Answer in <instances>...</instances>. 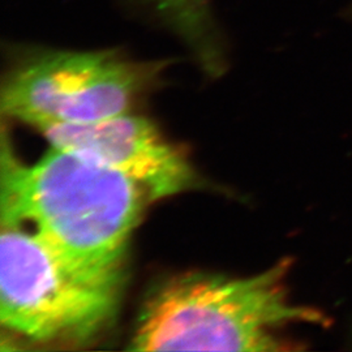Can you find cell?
I'll list each match as a JSON object with an SVG mask.
<instances>
[{
    "instance_id": "cell-1",
    "label": "cell",
    "mask_w": 352,
    "mask_h": 352,
    "mask_svg": "<svg viewBox=\"0 0 352 352\" xmlns=\"http://www.w3.org/2000/svg\"><path fill=\"white\" fill-rule=\"evenodd\" d=\"M1 223L32 232L88 277L124 282L128 241L151 201L132 177L75 151L51 146L37 164L1 154Z\"/></svg>"
},
{
    "instance_id": "cell-2",
    "label": "cell",
    "mask_w": 352,
    "mask_h": 352,
    "mask_svg": "<svg viewBox=\"0 0 352 352\" xmlns=\"http://www.w3.org/2000/svg\"><path fill=\"white\" fill-rule=\"evenodd\" d=\"M291 260L252 277L189 272L168 278L144 304L131 350L282 351L279 333L292 324L325 325L321 312L292 304Z\"/></svg>"
},
{
    "instance_id": "cell-3",
    "label": "cell",
    "mask_w": 352,
    "mask_h": 352,
    "mask_svg": "<svg viewBox=\"0 0 352 352\" xmlns=\"http://www.w3.org/2000/svg\"><path fill=\"white\" fill-rule=\"evenodd\" d=\"M167 65L115 49L16 45L1 84V111L37 129L109 119L131 113Z\"/></svg>"
},
{
    "instance_id": "cell-4",
    "label": "cell",
    "mask_w": 352,
    "mask_h": 352,
    "mask_svg": "<svg viewBox=\"0 0 352 352\" xmlns=\"http://www.w3.org/2000/svg\"><path fill=\"white\" fill-rule=\"evenodd\" d=\"M123 283L88 277L24 226L1 223L0 321L19 336L84 344L113 322Z\"/></svg>"
},
{
    "instance_id": "cell-5",
    "label": "cell",
    "mask_w": 352,
    "mask_h": 352,
    "mask_svg": "<svg viewBox=\"0 0 352 352\" xmlns=\"http://www.w3.org/2000/svg\"><path fill=\"white\" fill-rule=\"evenodd\" d=\"M51 146L75 151L138 182L151 201L199 186L186 154L167 142L149 119L116 115L87 124H58L38 129Z\"/></svg>"
},
{
    "instance_id": "cell-6",
    "label": "cell",
    "mask_w": 352,
    "mask_h": 352,
    "mask_svg": "<svg viewBox=\"0 0 352 352\" xmlns=\"http://www.w3.org/2000/svg\"><path fill=\"white\" fill-rule=\"evenodd\" d=\"M151 12L212 75L225 67V41L209 0H146Z\"/></svg>"
}]
</instances>
